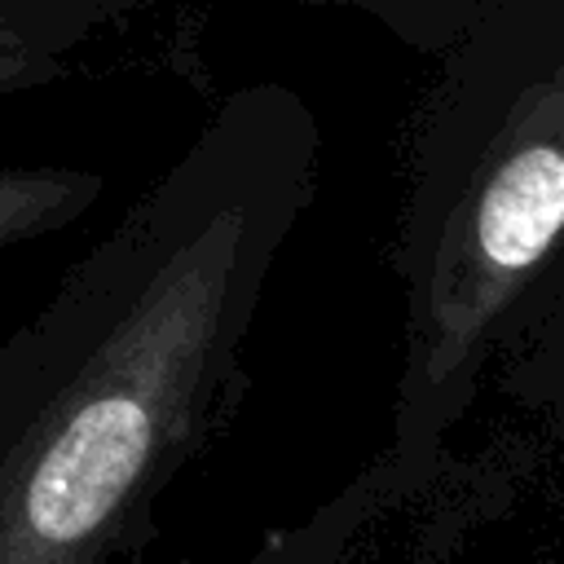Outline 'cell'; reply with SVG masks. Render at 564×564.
<instances>
[{"instance_id":"cell-1","label":"cell","mask_w":564,"mask_h":564,"mask_svg":"<svg viewBox=\"0 0 564 564\" xmlns=\"http://www.w3.org/2000/svg\"><path fill=\"white\" fill-rule=\"evenodd\" d=\"M308 137L220 119L0 339V564H119L229 427Z\"/></svg>"},{"instance_id":"cell-2","label":"cell","mask_w":564,"mask_h":564,"mask_svg":"<svg viewBox=\"0 0 564 564\" xmlns=\"http://www.w3.org/2000/svg\"><path fill=\"white\" fill-rule=\"evenodd\" d=\"M564 234V62L432 145L397 242L401 370L383 458L348 489L423 485L489 388L494 344Z\"/></svg>"},{"instance_id":"cell-3","label":"cell","mask_w":564,"mask_h":564,"mask_svg":"<svg viewBox=\"0 0 564 564\" xmlns=\"http://www.w3.org/2000/svg\"><path fill=\"white\" fill-rule=\"evenodd\" d=\"M489 388L564 441V234L516 300L494 344Z\"/></svg>"},{"instance_id":"cell-4","label":"cell","mask_w":564,"mask_h":564,"mask_svg":"<svg viewBox=\"0 0 564 564\" xmlns=\"http://www.w3.org/2000/svg\"><path fill=\"white\" fill-rule=\"evenodd\" d=\"M101 194V176L79 167H0V251L57 234Z\"/></svg>"},{"instance_id":"cell-5","label":"cell","mask_w":564,"mask_h":564,"mask_svg":"<svg viewBox=\"0 0 564 564\" xmlns=\"http://www.w3.org/2000/svg\"><path fill=\"white\" fill-rule=\"evenodd\" d=\"M370 507L352 494V489H344L335 502H326L308 524H300L273 555H269V564H366V560H357V555H348V538H352V529L361 524V516H366Z\"/></svg>"},{"instance_id":"cell-6","label":"cell","mask_w":564,"mask_h":564,"mask_svg":"<svg viewBox=\"0 0 564 564\" xmlns=\"http://www.w3.org/2000/svg\"><path fill=\"white\" fill-rule=\"evenodd\" d=\"M53 70L44 44L35 35H26L13 13H0V93H13V88H26L35 79H44Z\"/></svg>"}]
</instances>
